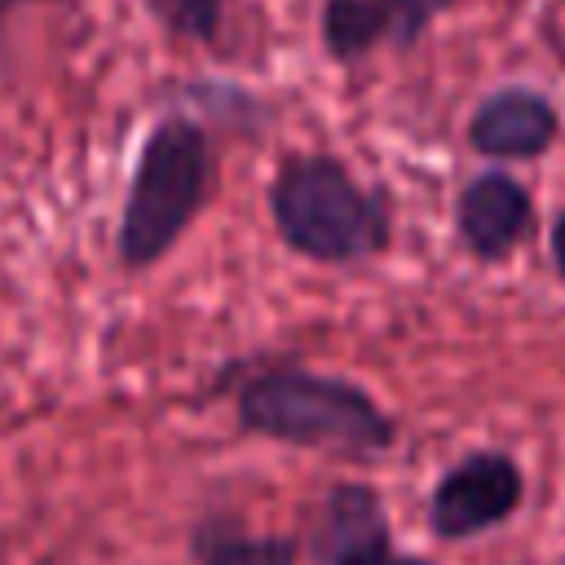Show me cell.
<instances>
[{"instance_id": "6da1fadb", "label": "cell", "mask_w": 565, "mask_h": 565, "mask_svg": "<svg viewBox=\"0 0 565 565\" xmlns=\"http://www.w3.org/2000/svg\"><path fill=\"white\" fill-rule=\"evenodd\" d=\"M238 424L287 446L353 459L380 455L397 437L393 419L358 384L300 366H274L252 375L238 388Z\"/></svg>"}, {"instance_id": "7a4b0ae2", "label": "cell", "mask_w": 565, "mask_h": 565, "mask_svg": "<svg viewBox=\"0 0 565 565\" xmlns=\"http://www.w3.org/2000/svg\"><path fill=\"white\" fill-rule=\"evenodd\" d=\"M269 212L282 243L322 265H349L388 247V207L331 154H291L274 172Z\"/></svg>"}, {"instance_id": "3957f363", "label": "cell", "mask_w": 565, "mask_h": 565, "mask_svg": "<svg viewBox=\"0 0 565 565\" xmlns=\"http://www.w3.org/2000/svg\"><path fill=\"white\" fill-rule=\"evenodd\" d=\"M212 172V146L199 124L172 115L150 128L119 221V260L128 269L154 265L172 252V243L207 203Z\"/></svg>"}, {"instance_id": "277c9868", "label": "cell", "mask_w": 565, "mask_h": 565, "mask_svg": "<svg viewBox=\"0 0 565 565\" xmlns=\"http://www.w3.org/2000/svg\"><path fill=\"white\" fill-rule=\"evenodd\" d=\"M525 477L512 455L503 450H472L463 455L428 494V525L437 539H468L521 508Z\"/></svg>"}, {"instance_id": "5b68a950", "label": "cell", "mask_w": 565, "mask_h": 565, "mask_svg": "<svg viewBox=\"0 0 565 565\" xmlns=\"http://www.w3.org/2000/svg\"><path fill=\"white\" fill-rule=\"evenodd\" d=\"M318 565H433L393 547L384 503L371 486H335L313 525Z\"/></svg>"}, {"instance_id": "8992f818", "label": "cell", "mask_w": 565, "mask_h": 565, "mask_svg": "<svg viewBox=\"0 0 565 565\" xmlns=\"http://www.w3.org/2000/svg\"><path fill=\"white\" fill-rule=\"evenodd\" d=\"M530 221H534V203H530L525 185L512 181L508 172L472 177L459 194V207H455L459 238L481 260H503L525 238Z\"/></svg>"}, {"instance_id": "52a82bcc", "label": "cell", "mask_w": 565, "mask_h": 565, "mask_svg": "<svg viewBox=\"0 0 565 565\" xmlns=\"http://www.w3.org/2000/svg\"><path fill=\"white\" fill-rule=\"evenodd\" d=\"M428 26L424 0H327L322 44L335 62H358L380 44L411 49Z\"/></svg>"}, {"instance_id": "ba28073f", "label": "cell", "mask_w": 565, "mask_h": 565, "mask_svg": "<svg viewBox=\"0 0 565 565\" xmlns=\"http://www.w3.org/2000/svg\"><path fill=\"white\" fill-rule=\"evenodd\" d=\"M556 137V106L534 88H499L490 93L468 124L472 150L490 159H534Z\"/></svg>"}, {"instance_id": "9c48e42d", "label": "cell", "mask_w": 565, "mask_h": 565, "mask_svg": "<svg viewBox=\"0 0 565 565\" xmlns=\"http://www.w3.org/2000/svg\"><path fill=\"white\" fill-rule=\"evenodd\" d=\"M199 565H296V543L282 534H238L225 525L194 530Z\"/></svg>"}, {"instance_id": "30bf717a", "label": "cell", "mask_w": 565, "mask_h": 565, "mask_svg": "<svg viewBox=\"0 0 565 565\" xmlns=\"http://www.w3.org/2000/svg\"><path fill=\"white\" fill-rule=\"evenodd\" d=\"M146 9H150L172 35H185V40H216L225 0H146Z\"/></svg>"}, {"instance_id": "8fae6325", "label": "cell", "mask_w": 565, "mask_h": 565, "mask_svg": "<svg viewBox=\"0 0 565 565\" xmlns=\"http://www.w3.org/2000/svg\"><path fill=\"white\" fill-rule=\"evenodd\" d=\"M552 260H556V269H561V278H565V212H561L556 225H552Z\"/></svg>"}, {"instance_id": "7c38bea8", "label": "cell", "mask_w": 565, "mask_h": 565, "mask_svg": "<svg viewBox=\"0 0 565 565\" xmlns=\"http://www.w3.org/2000/svg\"><path fill=\"white\" fill-rule=\"evenodd\" d=\"M18 0H0V26H4V18H9V9H13Z\"/></svg>"}, {"instance_id": "4fadbf2b", "label": "cell", "mask_w": 565, "mask_h": 565, "mask_svg": "<svg viewBox=\"0 0 565 565\" xmlns=\"http://www.w3.org/2000/svg\"><path fill=\"white\" fill-rule=\"evenodd\" d=\"M441 4H446V0H441Z\"/></svg>"}]
</instances>
